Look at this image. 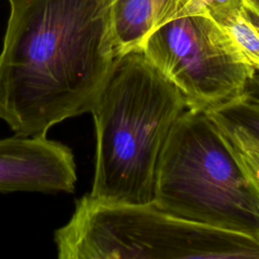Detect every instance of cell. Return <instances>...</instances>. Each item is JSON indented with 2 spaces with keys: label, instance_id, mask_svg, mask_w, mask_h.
Listing matches in <instances>:
<instances>
[{
  "label": "cell",
  "instance_id": "obj_4",
  "mask_svg": "<svg viewBox=\"0 0 259 259\" xmlns=\"http://www.w3.org/2000/svg\"><path fill=\"white\" fill-rule=\"evenodd\" d=\"M60 259L235 258L238 233L146 204L109 202L89 193L54 233Z\"/></svg>",
  "mask_w": 259,
  "mask_h": 259
},
{
  "label": "cell",
  "instance_id": "obj_14",
  "mask_svg": "<svg viewBox=\"0 0 259 259\" xmlns=\"http://www.w3.org/2000/svg\"><path fill=\"white\" fill-rule=\"evenodd\" d=\"M244 2L259 11V0H244Z\"/></svg>",
  "mask_w": 259,
  "mask_h": 259
},
{
  "label": "cell",
  "instance_id": "obj_3",
  "mask_svg": "<svg viewBox=\"0 0 259 259\" xmlns=\"http://www.w3.org/2000/svg\"><path fill=\"white\" fill-rule=\"evenodd\" d=\"M154 203L190 221L259 242V198L213 121L186 109L160 155Z\"/></svg>",
  "mask_w": 259,
  "mask_h": 259
},
{
  "label": "cell",
  "instance_id": "obj_12",
  "mask_svg": "<svg viewBox=\"0 0 259 259\" xmlns=\"http://www.w3.org/2000/svg\"><path fill=\"white\" fill-rule=\"evenodd\" d=\"M246 98L259 102V73L256 72L253 78L251 79L247 92H246Z\"/></svg>",
  "mask_w": 259,
  "mask_h": 259
},
{
  "label": "cell",
  "instance_id": "obj_9",
  "mask_svg": "<svg viewBox=\"0 0 259 259\" xmlns=\"http://www.w3.org/2000/svg\"><path fill=\"white\" fill-rule=\"evenodd\" d=\"M217 23L230 34L248 62L259 73V32L247 19L243 9L226 16Z\"/></svg>",
  "mask_w": 259,
  "mask_h": 259
},
{
  "label": "cell",
  "instance_id": "obj_1",
  "mask_svg": "<svg viewBox=\"0 0 259 259\" xmlns=\"http://www.w3.org/2000/svg\"><path fill=\"white\" fill-rule=\"evenodd\" d=\"M0 51V118L15 135L46 137L90 112L115 51L109 0H8Z\"/></svg>",
  "mask_w": 259,
  "mask_h": 259
},
{
  "label": "cell",
  "instance_id": "obj_6",
  "mask_svg": "<svg viewBox=\"0 0 259 259\" xmlns=\"http://www.w3.org/2000/svg\"><path fill=\"white\" fill-rule=\"evenodd\" d=\"M76 181L74 155L66 145L47 137L0 140V192H73Z\"/></svg>",
  "mask_w": 259,
  "mask_h": 259
},
{
  "label": "cell",
  "instance_id": "obj_2",
  "mask_svg": "<svg viewBox=\"0 0 259 259\" xmlns=\"http://www.w3.org/2000/svg\"><path fill=\"white\" fill-rule=\"evenodd\" d=\"M186 109L180 90L142 52L116 56L90 111L96 156L89 194L109 202H154L161 152Z\"/></svg>",
  "mask_w": 259,
  "mask_h": 259
},
{
  "label": "cell",
  "instance_id": "obj_5",
  "mask_svg": "<svg viewBox=\"0 0 259 259\" xmlns=\"http://www.w3.org/2000/svg\"><path fill=\"white\" fill-rule=\"evenodd\" d=\"M141 52L180 90L192 111L209 113L242 100L256 73L230 34L204 14L163 24Z\"/></svg>",
  "mask_w": 259,
  "mask_h": 259
},
{
  "label": "cell",
  "instance_id": "obj_10",
  "mask_svg": "<svg viewBox=\"0 0 259 259\" xmlns=\"http://www.w3.org/2000/svg\"><path fill=\"white\" fill-rule=\"evenodd\" d=\"M244 0H180L178 17L204 14L219 22L226 16L243 9Z\"/></svg>",
  "mask_w": 259,
  "mask_h": 259
},
{
  "label": "cell",
  "instance_id": "obj_8",
  "mask_svg": "<svg viewBox=\"0 0 259 259\" xmlns=\"http://www.w3.org/2000/svg\"><path fill=\"white\" fill-rule=\"evenodd\" d=\"M206 114L215 124L259 198V140L218 111Z\"/></svg>",
  "mask_w": 259,
  "mask_h": 259
},
{
  "label": "cell",
  "instance_id": "obj_11",
  "mask_svg": "<svg viewBox=\"0 0 259 259\" xmlns=\"http://www.w3.org/2000/svg\"><path fill=\"white\" fill-rule=\"evenodd\" d=\"M217 111L259 140V102L245 97Z\"/></svg>",
  "mask_w": 259,
  "mask_h": 259
},
{
  "label": "cell",
  "instance_id": "obj_13",
  "mask_svg": "<svg viewBox=\"0 0 259 259\" xmlns=\"http://www.w3.org/2000/svg\"><path fill=\"white\" fill-rule=\"evenodd\" d=\"M244 14L247 17V19L253 24V26L257 29L259 32V11L251 7L250 5L246 4L244 2V8H243Z\"/></svg>",
  "mask_w": 259,
  "mask_h": 259
},
{
  "label": "cell",
  "instance_id": "obj_7",
  "mask_svg": "<svg viewBox=\"0 0 259 259\" xmlns=\"http://www.w3.org/2000/svg\"><path fill=\"white\" fill-rule=\"evenodd\" d=\"M180 0H109L115 57L141 52L147 38L178 17Z\"/></svg>",
  "mask_w": 259,
  "mask_h": 259
}]
</instances>
